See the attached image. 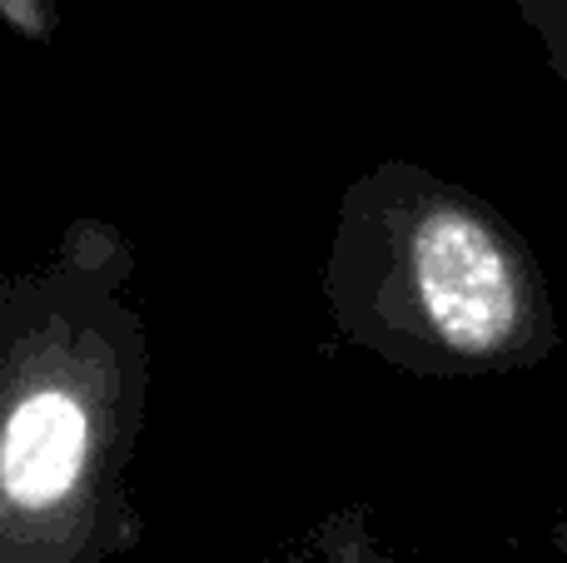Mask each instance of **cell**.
Wrapping results in <instances>:
<instances>
[{
    "label": "cell",
    "instance_id": "obj_1",
    "mask_svg": "<svg viewBox=\"0 0 567 563\" xmlns=\"http://www.w3.org/2000/svg\"><path fill=\"white\" fill-rule=\"evenodd\" d=\"M135 245L80 215L0 285V563H115L145 534L130 459L150 405Z\"/></svg>",
    "mask_w": 567,
    "mask_h": 563
},
{
    "label": "cell",
    "instance_id": "obj_2",
    "mask_svg": "<svg viewBox=\"0 0 567 563\" xmlns=\"http://www.w3.org/2000/svg\"><path fill=\"white\" fill-rule=\"evenodd\" d=\"M319 295L349 345L413 379L523 375L563 349L533 245L483 195L413 160L349 180Z\"/></svg>",
    "mask_w": 567,
    "mask_h": 563
},
{
    "label": "cell",
    "instance_id": "obj_3",
    "mask_svg": "<svg viewBox=\"0 0 567 563\" xmlns=\"http://www.w3.org/2000/svg\"><path fill=\"white\" fill-rule=\"evenodd\" d=\"M299 563H399V559H393V549L379 539L369 509L349 504V509L323 519Z\"/></svg>",
    "mask_w": 567,
    "mask_h": 563
},
{
    "label": "cell",
    "instance_id": "obj_4",
    "mask_svg": "<svg viewBox=\"0 0 567 563\" xmlns=\"http://www.w3.org/2000/svg\"><path fill=\"white\" fill-rule=\"evenodd\" d=\"M513 6H518L523 25L533 30V40L543 45V60H548L567 100V0H513Z\"/></svg>",
    "mask_w": 567,
    "mask_h": 563
},
{
    "label": "cell",
    "instance_id": "obj_5",
    "mask_svg": "<svg viewBox=\"0 0 567 563\" xmlns=\"http://www.w3.org/2000/svg\"><path fill=\"white\" fill-rule=\"evenodd\" d=\"M0 20L25 45H55L60 40V0H0Z\"/></svg>",
    "mask_w": 567,
    "mask_h": 563
},
{
    "label": "cell",
    "instance_id": "obj_6",
    "mask_svg": "<svg viewBox=\"0 0 567 563\" xmlns=\"http://www.w3.org/2000/svg\"><path fill=\"white\" fill-rule=\"evenodd\" d=\"M548 539H553V554H558V559L567 563V514H558V519H553Z\"/></svg>",
    "mask_w": 567,
    "mask_h": 563
}]
</instances>
